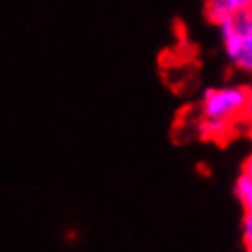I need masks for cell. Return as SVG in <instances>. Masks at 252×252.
I'll return each mask as SVG.
<instances>
[{"mask_svg":"<svg viewBox=\"0 0 252 252\" xmlns=\"http://www.w3.org/2000/svg\"><path fill=\"white\" fill-rule=\"evenodd\" d=\"M242 233H244L246 246H250L252 244V212H246L244 222H242Z\"/></svg>","mask_w":252,"mask_h":252,"instance_id":"cell-6","label":"cell"},{"mask_svg":"<svg viewBox=\"0 0 252 252\" xmlns=\"http://www.w3.org/2000/svg\"><path fill=\"white\" fill-rule=\"evenodd\" d=\"M246 96H248V113H252V86L246 88Z\"/></svg>","mask_w":252,"mask_h":252,"instance_id":"cell-8","label":"cell"},{"mask_svg":"<svg viewBox=\"0 0 252 252\" xmlns=\"http://www.w3.org/2000/svg\"><path fill=\"white\" fill-rule=\"evenodd\" d=\"M199 133L203 135L205 139L222 141L224 137L231 133V122H226V120H216V118H201Z\"/></svg>","mask_w":252,"mask_h":252,"instance_id":"cell-4","label":"cell"},{"mask_svg":"<svg viewBox=\"0 0 252 252\" xmlns=\"http://www.w3.org/2000/svg\"><path fill=\"white\" fill-rule=\"evenodd\" d=\"M235 197L239 199L244 212H252V180L242 173L235 182Z\"/></svg>","mask_w":252,"mask_h":252,"instance_id":"cell-5","label":"cell"},{"mask_svg":"<svg viewBox=\"0 0 252 252\" xmlns=\"http://www.w3.org/2000/svg\"><path fill=\"white\" fill-rule=\"evenodd\" d=\"M252 7V0H207L205 2V15L212 24L224 22L229 15L237 13L242 9Z\"/></svg>","mask_w":252,"mask_h":252,"instance_id":"cell-3","label":"cell"},{"mask_svg":"<svg viewBox=\"0 0 252 252\" xmlns=\"http://www.w3.org/2000/svg\"><path fill=\"white\" fill-rule=\"evenodd\" d=\"M246 252H252V244H250V246H246Z\"/></svg>","mask_w":252,"mask_h":252,"instance_id":"cell-9","label":"cell"},{"mask_svg":"<svg viewBox=\"0 0 252 252\" xmlns=\"http://www.w3.org/2000/svg\"><path fill=\"white\" fill-rule=\"evenodd\" d=\"M242 173L246 175V178H250V180H252V156L244 162V171H242Z\"/></svg>","mask_w":252,"mask_h":252,"instance_id":"cell-7","label":"cell"},{"mask_svg":"<svg viewBox=\"0 0 252 252\" xmlns=\"http://www.w3.org/2000/svg\"><path fill=\"white\" fill-rule=\"evenodd\" d=\"M248 111L246 88H210L201 98V118H216L233 122L242 113Z\"/></svg>","mask_w":252,"mask_h":252,"instance_id":"cell-2","label":"cell"},{"mask_svg":"<svg viewBox=\"0 0 252 252\" xmlns=\"http://www.w3.org/2000/svg\"><path fill=\"white\" fill-rule=\"evenodd\" d=\"M224 56L235 68L252 73V7L242 9L218 24Z\"/></svg>","mask_w":252,"mask_h":252,"instance_id":"cell-1","label":"cell"}]
</instances>
